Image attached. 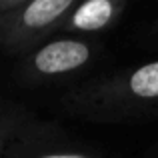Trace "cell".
<instances>
[{
	"instance_id": "cell-1",
	"label": "cell",
	"mask_w": 158,
	"mask_h": 158,
	"mask_svg": "<svg viewBox=\"0 0 158 158\" xmlns=\"http://www.w3.org/2000/svg\"><path fill=\"white\" fill-rule=\"evenodd\" d=\"M66 114L86 122H128L158 114V58L72 86L60 98Z\"/></svg>"
},
{
	"instance_id": "cell-2",
	"label": "cell",
	"mask_w": 158,
	"mask_h": 158,
	"mask_svg": "<svg viewBox=\"0 0 158 158\" xmlns=\"http://www.w3.org/2000/svg\"><path fill=\"white\" fill-rule=\"evenodd\" d=\"M100 50L102 46L88 36H52L20 58L14 76L28 86L64 80L86 70Z\"/></svg>"
},
{
	"instance_id": "cell-3",
	"label": "cell",
	"mask_w": 158,
	"mask_h": 158,
	"mask_svg": "<svg viewBox=\"0 0 158 158\" xmlns=\"http://www.w3.org/2000/svg\"><path fill=\"white\" fill-rule=\"evenodd\" d=\"M80 0H26L0 14V50L24 56L64 28Z\"/></svg>"
},
{
	"instance_id": "cell-4",
	"label": "cell",
	"mask_w": 158,
	"mask_h": 158,
	"mask_svg": "<svg viewBox=\"0 0 158 158\" xmlns=\"http://www.w3.org/2000/svg\"><path fill=\"white\" fill-rule=\"evenodd\" d=\"M2 158H102V154L70 138L56 124L32 118Z\"/></svg>"
},
{
	"instance_id": "cell-5",
	"label": "cell",
	"mask_w": 158,
	"mask_h": 158,
	"mask_svg": "<svg viewBox=\"0 0 158 158\" xmlns=\"http://www.w3.org/2000/svg\"><path fill=\"white\" fill-rule=\"evenodd\" d=\"M122 8L124 0H84L70 14L62 30H70L76 34H90L102 30L114 22Z\"/></svg>"
},
{
	"instance_id": "cell-6",
	"label": "cell",
	"mask_w": 158,
	"mask_h": 158,
	"mask_svg": "<svg viewBox=\"0 0 158 158\" xmlns=\"http://www.w3.org/2000/svg\"><path fill=\"white\" fill-rule=\"evenodd\" d=\"M34 116L22 104L0 96V158Z\"/></svg>"
},
{
	"instance_id": "cell-7",
	"label": "cell",
	"mask_w": 158,
	"mask_h": 158,
	"mask_svg": "<svg viewBox=\"0 0 158 158\" xmlns=\"http://www.w3.org/2000/svg\"><path fill=\"white\" fill-rule=\"evenodd\" d=\"M24 2H26V0H0V14L14 10L16 6H20V4H24Z\"/></svg>"
},
{
	"instance_id": "cell-8",
	"label": "cell",
	"mask_w": 158,
	"mask_h": 158,
	"mask_svg": "<svg viewBox=\"0 0 158 158\" xmlns=\"http://www.w3.org/2000/svg\"><path fill=\"white\" fill-rule=\"evenodd\" d=\"M154 154L158 156V142H156V146H154Z\"/></svg>"
}]
</instances>
